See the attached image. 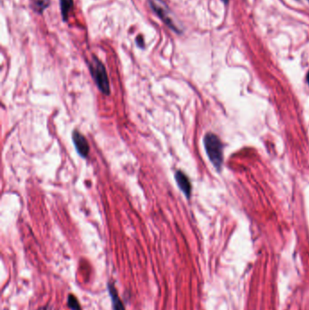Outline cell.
<instances>
[{
  "instance_id": "7",
  "label": "cell",
  "mask_w": 309,
  "mask_h": 310,
  "mask_svg": "<svg viewBox=\"0 0 309 310\" xmlns=\"http://www.w3.org/2000/svg\"><path fill=\"white\" fill-rule=\"evenodd\" d=\"M109 292H110V295H111L113 305H114L115 310H125L124 309L123 303H122L121 299L118 297L117 291H116V289L113 286H109Z\"/></svg>"
},
{
  "instance_id": "12",
  "label": "cell",
  "mask_w": 309,
  "mask_h": 310,
  "mask_svg": "<svg viewBox=\"0 0 309 310\" xmlns=\"http://www.w3.org/2000/svg\"><path fill=\"white\" fill-rule=\"evenodd\" d=\"M306 79H307V83H308L309 85V72L308 73H307V76H306Z\"/></svg>"
},
{
  "instance_id": "1",
  "label": "cell",
  "mask_w": 309,
  "mask_h": 310,
  "mask_svg": "<svg viewBox=\"0 0 309 310\" xmlns=\"http://www.w3.org/2000/svg\"><path fill=\"white\" fill-rule=\"evenodd\" d=\"M204 146L210 162L217 170H220L223 163V148L220 139L209 133L204 136Z\"/></svg>"
},
{
  "instance_id": "11",
  "label": "cell",
  "mask_w": 309,
  "mask_h": 310,
  "mask_svg": "<svg viewBox=\"0 0 309 310\" xmlns=\"http://www.w3.org/2000/svg\"><path fill=\"white\" fill-rule=\"evenodd\" d=\"M39 310H49L48 309V308H47V306H45V307H42V308H40V309Z\"/></svg>"
},
{
  "instance_id": "6",
  "label": "cell",
  "mask_w": 309,
  "mask_h": 310,
  "mask_svg": "<svg viewBox=\"0 0 309 310\" xmlns=\"http://www.w3.org/2000/svg\"><path fill=\"white\" fill-rule=\"evenodd\" d=\"M60 7L63 20L67 21L69 14L74 7V0H60Z\"/></svg>"
},
{
  "instance_id": "9",
  "label": "cell",
  "mask_w": 309,
  "mask_h": 310,
  "mask_svg": "<svg viewBox=\"0 0 309 310\" xmlns=\"http://www.w3.org/2000/svg\"><path fill=\"white\" fill-rule=\"evenodd\" d=\"M68 303H69V306L72 309L79 310L78 302L74 298V296H70Z\"/></svg>"
},
{
  "instance_id": "4",
  "label": "cell",
  "mask_w": 309,
  "mask_h": 310,
  "mask_svg": "<svg viewBox=\"0 0 309 310\" xmlns=\"http://www.w3.org/2000/svg\"><path fill=\"white\" fill-rule=\"evenodd\" d=\"M72 139L78 154L82 158H87L90 152V146L87 138L78 131H74Z\"/></svg>"
},
{
  "instance_id": "3",
  "label": "cell",
  "mask_w": 309,
  "mask_h": 310,
  "mask_svg": "<svg viewBox=\"0 0 309 310\" xmlns=\"http://www.w3.org/2000/svg\"><path fill=\"white\" fill-rule=\"evenodd\" d=\"M149 5L153 9L157 16L163 21L167 27L173 30L174 32L181 34L182 29L178 23L175 16H173V12L171 11L169 7L166 5L164 1L162 0H148Z\"/></svg>"
},
{
  "instance_id": "14",
  "label": "cell",
  "mask_w": 309,
  "mask_h": 310,
  "mask_svg": "<svg viewBox=\"0 0 309 310\" xmlns=\"http://www.w3.org/2000/svg\"><path fill=\"white\" fill-rule=\"evenodd\" d=\"M308 1H309V0H308Z\"/></svg>"
},
{
  "instance_id": "2",
  "label": "cell",
  "mask_w": 309,
  "mask_h": 310,
  "mask_svg": "<svg viewBox=\"0 0 309 310\" xmlns=\"http://www.w3.org/2000/svg\"><path fill=\"white\" fill-rule=\"evenodd\" d=\"M89 70L97 87L104 95H109L111 93L110 83L108 79L107 72L103 63L96 57H93L89 63Z\"/></svg>"
},
{
  "instance_id": "13",
  "label": "cell",
  "mask_w": 309,
  "mask_h": 310,
  "mask_svg": "<svg viewBox=\"0 0 309 310\" xmlns=\"http://www.w3.org/2000/svg\"><path fill=\"white\" fill-rule=\"evenodd\" d=\"M223 2H224V3H226V4H227L228 2H229V0H222Z\"/></svg>"
},
{
  "instance_id": "5",
  "label": "cell",
  "mask_w": 309,
  "mask_h": 310,
  "mask_svg": "<svg viewBox=\"0 0 309 310\" xmlns=\"http://www.w3.org/2000/svg\"><path fill=\"white\" fill-rule=\"evenodd\" d=\"M175 180L177 183L178 186L181 189L184 195L190 199L191 194V184L188 176L182 171H177L175 172Z\"/></svg>"
},
{
  "instance_id": "10",
  "label": "cell",
  "mask_w": 309,
  "mask_h": 310,
  "mask_svg": "<svg viewBox=\"0 0 309 310\" xmlns=\"http://www.w3.org/2000/svg\"><path fill=\"white\" fill-rule=\"evenodd\" d=\"M137 45L141 47V48H144L145 47V41L143 37H138L136 39Z\"/></svg>"
},
{
  "instance_id": "8",
  "label": "cell",
  "mask_w": 309,
  "mask_h": 310,
  "mask_svg": "<svg viewBox=\"0 0 309 310\" xmlns=\"http://www.w3.org/2000/svg\"><path fill=\"white\" fill-rule=\"evenodd\" d=\"M31 7L36 12L43 13V11L49 7L50 0H30Z\"/></svg>"
}]
</instances>
